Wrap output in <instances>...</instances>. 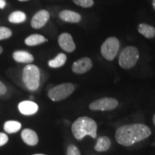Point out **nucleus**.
<instances>
[{"mask_svg":"<svg viewBox=\"0 0 155 155\" xmlns=\"http://www.w3.org/2000/svg\"><path fill=\"white\" fill-rule=\"evenodd\" d=\"M152 131L143 124H131L121 126L116 129L115 139L118 144L129 147L150 137Z\"/></svg>","mask_w":155,"mask_h":155,"instance_id":"obj_1","label":"nucleus"},{"mask_svg":"<svg viewBox=\"0 0 155 155\" xmlns=\"http://www.w3.org/2000/svg\"><path fill=\"white\" fill-rule=\"evenodd\" d=\"M96 122L88 116H81L73 122L71 131L77 140H82L86 136H90L93 139L97 137Z\"/></svg>","mask_w":155,"mask_h":155,"instance_id":"obj_2","label":"nucleus"},{"mask_svg":"<svg viewBox=\"0 0 155 155\" xmlns=\"http://www.w3.org/2000/svg\"><path fill=\"white\" fill-rule=\"evenodd\" d=\"M22 80L29 90L36 91L39 88L40 81V71L38 67L32 64L26 65L22 71Z\"/></svg>","mask_w":155,"mask_h":155,"instance_id":"obj_3","label":"nucleus"},{"mask_svg":"<svg viewBox=\"0 0 155 155\" xmlns=\"http://www.w3.org/2000/svg\"><path fill=\"white\" fill-rule=\"evenodd\" d=\"M139 58V52L137 48L129 46L121 51L119 55V65L124 69H130L134 66Z\"/></svg>","mask_w":155,"mask_h":155,"instance_id":"obj_4","label":"nucleus"},{"mask_svg":"<svg viewBox=\"0 0 155 155\" xmlns=\"http://www.w3.org/2000/svg\"><path fill=\"white\" fill-rule=\"evenodd\" d=\"M74 90L75 86L72 83H62L50 88L48 93V96L53 101H60L71 96Z\"/></svg>","mask_w":155,"mask_h":155,"instance_id":"obj_5","label":"nucleus"},{"mask_svg":"<svg viewBox=\"0 0 155 155\" xmlns=\"http://www.w3.org/2000/svg\"><path fill=\"white\" fill-rule=\"evenodd\" d=\"M119 41L117 38H109L103 43L101 52L103 57L107 61H113L119 50Z\"/></svg>","mask_w":155,"mask_h":155,"instance_id":"obj_6","label":"nucleus"},{"mask_svg":"<svg viewBox=\"0 0 155 155\" xmlns=\"http://www.w3.org/2000/svg\"><path fill=\"white\" fill-rule=\"evenodd\" d=\"M119 106V101L114 98L105 97L97 99L89 105V108L92 111H112Z\"/></svg>","mask_w":155,"mask_h":155,"instance_id":"obj_7","label":"nucleus"},{"mask_svg":"<svg viewBox=\"0 0 155 155\" xmlns=\"http://www.w3.org/2000/svg\"><path fill=\"white\" fill-rule=\"evenodd\" d=\"M93 63L89 58H82L74 62L72 65V71L76 74H83L91 69Z\"/></svg>","mask_w":155,"mask_h":155,"instance_id":"obj_8","label":"nucleus"},{"mask_svg":"<svg viewBox=\"0 0 155 155\" xmlns=\"http://www.w3.org/2000/svg\"><path fill=\"white\" fill-rule=\"evenodd\" d=\"M50 19V13L45 9L40 10L34 15L31 20V26L34 29L42 28Z\"/></svg>","mask_w":155,"mask_h":155,"instance_id":"obj_9","label":"nucleus"},{"mask_svg":"<svg viewBox=\"0 0 155 155\" xmlns=\"http://www.w3.org/2000/svg\"><path fill=\"white\" fill-rule=\"evenodd\" d=\"M58 44L64 51L67 53H72L75 49V44L72 36L69 33L64 32L58 37Z\"/></svg>","mask_w":155,"mask_h":155,"instance_id":"obj_10","label":"nucleus"},{"mask_svg":"<svg viewBox=\"0 0 155 155\" xmlns=\"http://www.w3.org/2000/svg\"><path fill=\"white\" fill-rule=\"evenodd\" d=\"M18 109L23 115L31 116L38 112V105L32 101H24L19 104Z\"/></svg>","mask_w":155,"mask_h":155,"instance_id":"obj_11","label":"nucleus"},{"mask_svg":"<svg viewBox=\"0 0 155 155\" xmlns=\"http://www.w3.org/2000/svg\"><path fill=\"white\" fill-rule=\"evenodd\" d=\"M21 137L25 144L29 146H35L39 141L37 133L30 129H25L21 133Z\"/></svg>","mask_w":155,"mask_h":155,"instance_id":"obj_12","label":"nucleus"},{"mask_svg":"<svg viewBox=\"0 0 155 155\" xmlns=\"http://www.w3.org/2000/svg\"><path fill=\"white\" fill-rule=\"evenodd\" d=\"M59 17L64 22L69 23H78L81 19V16L78 13L71 10L61 11L59 14Z\"/></svg>","mask_w":155,"mask_h":155,"instance_id":"obj_13","label":"nucleus"},{"mask_svg":"<svg viewBox=\"0 0 155 155\" xmlns=\"http://www.w3.org/2000/svg\"><path fill=\"white\" fill-rule=\"evenodd\" d=\"M12 57L15 61L19 63H31L34 61L33 55L24 50L15 51Z\"/></svg>","mask_w":155,"mask_h":155,"instance_id":"obj_14","label":"nucleus"},{"mask_svg":"<svg viewBox=\"0 0 155 155\" xmlns=\"http://www.w3.org/2000/svg\"><path fill=\"white\" fill-rule=\"evenodd\" d=\"M111 146V139L106 136L100 137L97 139L94 150L98 152H104L108 151Z\"/></svg>","mask_w":155,"mask_h":155,"instance_id":"obj_15","label":"nucleus"},{"mask_svg":"<svg viewBox=\"0 0 155 155\" xmlns=\"http://www.w3.org/2000/svg\"><path fill=\"white\" fill-rule=\"evenodd\" d=\"M44 36L39 34H33L28 37L25 40V43L28 46H36L47 41Z\"/></svg>","mask_w":155,"mask_h":155,"instance_id":"obj_16","label":"nucleus"},{"mask_svg":"<svg viewBox=\"0 0 155 155\" xmlns=\"http://www.w3.org/2000/svg\"><path fill=\"white\" fill-rule=\"evenodd\" d=\"M138 31L147 38H153L155 37V28L151 25L141 23L139 25Z\"/></svg>","mask_w":155,"mask_h":155,"instance_id":"obj_17","label":"nucleus"},{"mask_svg":"<svg viewBox=\"0 0 155 155\" xmlns=\"http://www.w3.org/2000/svg\"><path fill=\"white\" fill-rule=\"evenodd\" d=\"M22 124L20 122L17 121H6L4 124V129L7 133L9 134H14L20 130Z\"/></svg>","mask_w":155,"mask_h":155,"instance_id":"obj_18","label":"nucleus"},{"mask_svg":"<svg viewBox=\"0 0 155 155\" xmlns=\"http://www.w3.org/2000/svg\"><path fill=\"white\" fill-rule=\"evenodd\" d=\"M67 57L64 53H60L56 56V57L53 60H50L48 61V65L50 68H61L63 65H65V62H66Z\"/></svg>","mask_w":155,"mask_h":155,"instance_id":"obj_19","label":"nucleus"},{"mask_svg":"<svg viewBox=\"0 0 155 155\" xmlns=\"http://www.w3.org/2000/svg\"><path fill=\"white\" fill-rule=\"evenodd\" d=\"M26 15L23 12L15 11L12 12L9 16V21L14 24H19L26 20Z\"/></svg>","mask_w":155,"mask_h":155,"instance_id":"obj_20","label":"nucleus"},{"mask_svg":"<svg viewBox=\"0 0 155 155\" xmlns=\"http://www.w3.org/2000/svg\"><path fill=\"white\" fill-rule=\"evenodd\" d=\"M12 35V32L10 29L6 27H0V40L9 38Z\"/></svg>","mask_w":155,"mask_h":155,"instance_id":"obj_21","label":"nucleus"},{"mask_svg":"<svg viewBox=\"0 0 155 155\" xmlns=\"http://www.w3.org/2000/svg\"><path fill=\"white\" fill-rule=\"evenodd\" d=\"M75 5L80 6V7H84V8H88L94 5V0H73Z\"/></svg>","mask_w":155,"mask_h":155,"instance_id":"obj_22","label":"nucleus"},{"mask_svg":"<svg viewBox=\"0 0 155 155\" xmlns=\"http://www.w3.org/2000/svg\"><path fill=\"white\" fill-rule=\"evenodd\" d=\"M67 155H81L79 149L74 144H70L67 149Z\"/></svg>","mask_w":155,"mask_h":155,"instance_id":"obj_23","label":"nucleus"},{"mask_svg":"<svg viewBox=\"0 0 155 155\" xmlns=\"http://www.w3.org/2000/svg\"><path fill=\"white\" fill-rule=\"evenodd\" d=\"M8 139V136L6 134L0 132V147L4 146V145L7 144Z\"/></svg>","mask_w":155,"mask_h":155,"instance_id":"obj_24","label":"nucleus"},{"mask_svg":"<svg viewBox=\"0 0 155 155\" xmlns=\"http://www.w3.org/2000/svg\"><path fill=\"white\" fill-rule=\"evenodd\" d=\"M7 91V86H5L4 83L0 81V96H3V95L6 94V93Z\"/></svg>","mask_w":155,"mask_h":155,"instance_id":"obj_25","label":"nucleus"},{"mask_svg":"<svg viewBox=\"0 0 155 155\" xmlns=\"http://www.w3.org/2000/svg\"><path fill=\"white\" fill-rule=\"evenodd\" d=\"M6 5H7V3H6L5 0H0V9H5Z\"/></svg>","mask_w":155,"mask_h":155,"instance_id":"obj_26","label":"nucleus"},{"mask_svg":"<svg viewBox=\"0 0 155 155\" xmlns=\"http://www.w3.org/2000/svg\"><path fill=\"white\" fill-rule=\"evenodd\" d=\"M152 5H153V7H154V9H155V0H153L152 1Z\"/></svg>","mask_w":155,"mask_h":155,"instance_id":"obj_27","label":"nucleus"},{"mask_svg":"<svg viewBox=\"0 0 155 155\" xmlns=\"http://www.w3.org/2000/svg\"><path fill=\"white\" fill-rule=\"evenodd\" d=\"M2 52H3V49H2V48L1 46H0V55H1V54L2 53Z\"/></svg>","mask_w":155,"mask_h":155,"instance_id":"obj_28","label":"nucleus"},{"mask_svg":"<svg viewBox=\"0 0 155 155\" xmlns=\"http://www.w3.org/2000/svg\"><path fill=\"white\" fill-rule=\"evenodd\" d=\"M153 123H154V124L155 126V114L154 115V116H153Z\"/></svg>","mask_w":155,"mask_h":155,"instance_id":"obj_29","label":"nucleus"},{"mask_svg":"<svg viewBox=\"0 0 155 155\" xmlns=\"http://www.w3.org/2000/svg\"><path fill=\"white\" fill-rule=\"evenodd\" d=\"M32 155H45V154H32Z\"/></svg>","mask_w":155,"mask_h":155,"instance_id":"obj_30","label":"nucleus"},{"mask_svg":"<svg viewBox=\"0 0 155 155\" xmlns=\"http://www.w3.org/2000/svg\"><path fill=\"white\" fill-rule=\"evenodd\" d=\"M19 1H20V2H26V1H28V0H19Z\"/></svg>","mask_w":155,"mask_h":155,"instance_id":"obj_31","label":"nucleus"}]
</instances>
